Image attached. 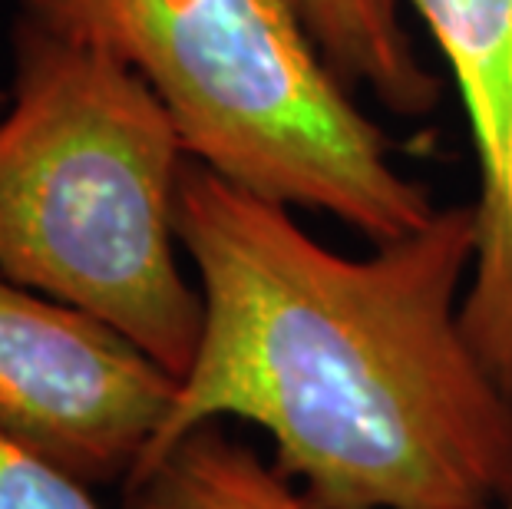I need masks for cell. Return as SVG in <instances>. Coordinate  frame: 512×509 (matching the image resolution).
<instances>
[{
    "label": "cell",
    "mask_w": 512,
    "mask_h": 509,
    "mask_svg": "<svg viewBox=\"0 0 512 509\" xmlns=\"http://www.w3.org/2000/svg\"><path fill=\"white\" fill-rule=\"evenodd\" d=\"M176 232L199 275L202 334L136 476L189 433L245 420L314 509L512 500V400L460 318L476 205L437 209L357 258L185 162Z\"/></svg>",
    "instance_id": "obj_1"
},
{
    "label": "cell",
    "mask_w": 512,
    "mask_h": 509,
    "mask_svg": "<svg viewBox=\"0 0 512 509\" xmlns=\"http://www.w3.org/2000/svg\"><path fill=\"white\" fill-rule=\"evenodd\" d=\"M182 156L129 63L24 17L0 116V272L106 321L176 377L202 334V291L176 252Z\"/></svg>",
    "instance_id": "obj_2"
},
{
    "label": "cell",
    "mask_w": 512,
    "mask_h": 509,
    "mask_svg": "<svg viewBox=\"0 0 512 509\" xmlns=\"http://www.w3.org/2000/svg\"><path fill=\"white\" fill-rule=\"evenodd\" d=\"M24 10L129 63L185 156L235 189L334 215L374 245L437 215L291 0H24Z\"/></svg>",
    "instance_id": "obj_3"
},
{
    "label": "cell",
    "mask_w": 512,
    "mask_h": 509,
    "mask_svg": "<svg viewBox=\"0 0 512 509\" xmlns=\"http://www.w3.org/2000/svg\"><path fill=\"white\" fill-rule=\"evenodd\" d=\"M176 387L126 334L0 272V433L86 486L129 483Z\"/></svg>",
    "instance_id": "obj_4"
},
{
    "label": "cell",
    "mask_w": 512,
    "mask_h": 509,
    "mask_svg": "<svg viewBox=\"0 0 512 509\" xmlns=\"http://www.w3.org/2000/svg\"><path fill=\"white\" fill-rule=\"evenodd\" d=\"M460 90L479 196L463 331L512 400V0H410Z\"/></svg>",
    "instance_id": "obj_5"
},
{
    "label": "cell",
    "mask_w": 512,
    "mask_h": 509,
    "mask_svg": "<svg viewBox=\"0 0 512 509\" xmlns=\"http://www.w3.org/2000/svg\"><path fill=\"white\" fill-rule=\"evenodd\" d=\"M324 60L347 86H361L397 116H427L440 80L407 34L400 0H291Z\"/></svg>",
    "instance_id": "obj_6"
},
{
    "label": "cell",
    "mask_w": 512,
    "mask_h": 509,
    "mask_svg": "<svg viewBox=\"0 0 512 509\" xmlns=\"http://www.w3.org/2000/svg\"><path fill=\"white\" fill-rule=\"evenodd\" d=\"M126 486V509H314L275 463L219 424L189 433Z\"/></svg>",
    "instance_id": "obj_7"
},
{
    "label": "cell",
    "mask_w": 512,
    "mask_h": 509,
    "mask_svg": "<svg viewBox=\"0 0 512 509\" xmlns=\"http://www.w3.org/2000/svg\"><path fill=\"white\" fill-rule=\"evenodd\" d=\"M0 509H100L90 486L0 433Z\"/></svg>",
    "instance_id": "obj_8"
}]
</instances>
